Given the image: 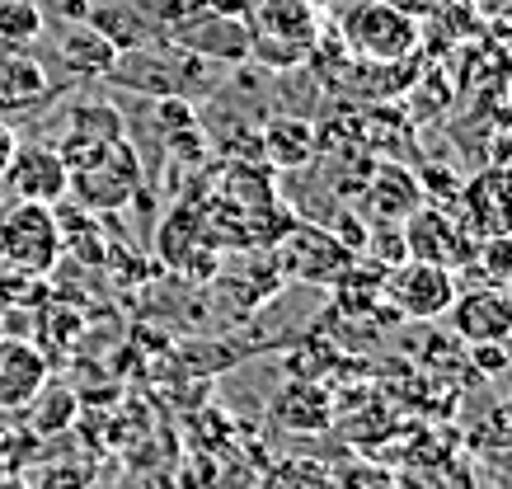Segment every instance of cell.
I'll return each instance as SVG.
<instances>
[{
	"mask_svg": "<svg viewBox=\"0 0 512 489\" xmlns=\"http://www.w3.org/2000/svg\"><path fill=\"white\" fill-rule=\"evenodd\" d=\"M66 170H71V189L66 193H76L80 207H90V212H118L141 189V156L127 137L80 151V156L66 160Z\"/></svg>",
	"mask_w": 512,
	"mask_h": 489,
	"instance_id": "obj_1",
	"label": "cell"
},
{
	"mask_svg": "<svg viewBox=\"0 0 512 489\" xmlns=\"http://www.w3.org/2000/svg\"><path fill=\"white\" fill-rule=\"evenodd\" d=\"M0 259L10 273L24 278H47L62 264V226H57V207L47 203H19L0 212Z\"/></svg>",
	"mask_w": 512,
	"mask_h": 489,
	"instance_id": "obj_2",
	"label": "cell"
},
{
	"mask_svg": "<svg viewBox=\"0 0 512 489\" xmlns=\"http://www.w3.org/2000/svg\"><path fill=\"white\" fill-rule=\"evenodd\" d=\"M348 48L367 62H404L419 48V24L390 0H367L348 15Z\"/></svg>",
	"mask_w": 512,
	"mask_h": 489,
	"instance_id": "obj_3",
	"label": "cell"
},
{
	"mask_svg": "<svg viewBox=\"0 0 512 489\" xmlns=\"http://www.w3.org/2000/svg\"><path fill=\"white\" fill-rule=\"evenodd\" d=\"M0 184L15 193L19 203L57 207L71 189V170H66L62 151L52 142H19L15 156H10V170L0 174Z\"/></svg>",
	"mask_w": 512,
	"mask_h": 489,
	"instance_id": "obj_4",
	"label": "cell"
},
{
	"mask_svg": "<svg viewBox=\"0 0 512 489\" xmlns=\"http://www.w3.org/2000/svg\"><path fill=\"white\" fill-rule=\"evenodd\" d=\"M390 301L400 306L404 316L419 320H437L451 311L456 301V278L442 264H428V259H409L390 273Z\"/></svg>",
	"mask_w": 512,
	"mask_h": 489,
	"instance_id": "obj_5",
	"label": "cell"
},
{
	"mask_svg": "<svg viewBox=\"0 0 512 489\" xmlns=\"http://www.w3.org/2000/svg\"><path fill=\"white\" fill-rule=\"evenodd\" d=\"M174 43L193 57H217V62H240L249 57V19L221 15V10H193L174 24Z\"/></svg>",
	"mask_w": 512,
	"mask_h": 489,
	"instance_id": "obj_6",
	"label": "cell"
},
{
	"mask_svg": "<svg viewBox=\"0 0 512 489\" xmlns=\"http://www.w3.org/2000/svg\"><path fill=\"white\" fill-rule=\"evenodd\" d=\"M47 391V358L29 339H0V410H29Z\"/></svg>",
	"mask_w": 512,
	"mask_h": 489,
	"instance_id": "obj_7",
	"label": "cell"
},
{
	"mask_svg": "<svg viewBox=\"0 0 512 489\" xmlns=\"http://www.w3.org/2000/svg\"><path fill=\"white\" fill-rule=\"evenodd\" d=\"M409 254L414 259H428V264H442V269H461L475 259V240L461 231V226H451L442 212H414L409 217Z\"/></svg>",
	"mask_w": 512,
	"mask_h": 489,
	"instance_id": "obj_8",
	"label": "cell"
},
{
	"mask_svg": "<svg viewBox=\"0 0 512 489\" xmlns=\"http://www.w3.org/2000/svg\"><path fill=\"white\" fill-rule=\"evenodd\" d=\"M47 99H52V76L43 71V62H33L29 52H5L0 57V118L10 123Z\"/></svg>",
	"mask_w": 512,
	"mask_h": 489,
	"instance_id": "obj_9",
	"label": "cell"
},
{
	"mask_svg": "<svg viewBox=\"0 0 512 489\" xmlns=\"http://www.w3.org/2000/svg\"><path fill=\"white\" fill-rule=\"evenodd\" d=\"M57 57H62V66L71 76H94V80H109V71L118 66V48L94 29L90 19L66 29V38L57 43Z\"/></svg>",
	"mask_w": 512,
	"mask_h": 489,
	"instance_id": "obj_10",
	"label": "cell"
},
{
	"mask_svg": "<svg viewBox=\"0 0 512 489\" xmlns=\"http://www.w3.org/2000/svg\"><path fill=\"white\" fill-rule=\"evenodd\" d=\"M451 311H456V330L466 334L470 344L512 334V297H503V292H470V297H456Z\"/></svg>",
	"mask_w": 512,
	"mask_h": 489,
	"instance_id": "obj_11",
	"label": "cell"
},
{
	"mask_svg": "<svg viewBox=\"0 0 512 489\" xmlns=\"http://www.w3.org/2000/svg\"><path fill=\"white\" fill-rule=\"evenodd\" d=\"M118 137H123V113L113 109V104H76L71 118H66V137L57 142V151H62V160H71L80 151L118 142Z\"/></svg>",
	"mask_w": 512,
	"mask_h": 489,
	"instance_id": "obj_12",
	"label": "cell"
},
{
	"mask_svg": "<svg viewBox=\"0 0 512 489\" xmlns=\"http://www.w3.org/2000/svg\"><path fill=\"white\" fill-rule=\"evenodd\" d=\"M264 146H268V160L282 165V170H296V165H306L315 156V132L306 118H268L264 127Z\"/></svg>",
	"mask_w": 512,
	"mask_h": 489,
	"instance_id": "obj_13",
	"label": "cell"
},
{
	"mask_svg": "<svg viewBox=\"0 0 512 489\" xmlns=\"http://www.w3.org/2000/svg\"><path fill=\"white\" fill-rule=\"evenodd\" d=\"M47 29V15L33 0H0V43L5 48H33Z\"/></svg>",
	"mask_w": 512,
	"mask_h": 489,
	"instance_id": "obj_14",
	"label": "cell"
},
{
	"mask_svg": "<svg viewBox=\"0 0 512 489\" xmlns=\"http://www.w3.org/2000/svg\"><path fill=\"white\" fill-rule=\"evenodd\" d=\"M475 259L484 264V273L494 278V283L512 287V231H503V236H494L489 245H475Z\"/></svg>",
	"mask_w": 512,
	"mask_h": 489,
	"instance_id": "obj_15",
	"label": "cell"
},
{
	"mask_svg": "<svg viewBox=\"0 0 512 489\" xmlns=\"http://www.w3.org/2000/svg\"><path fill=\"white\" fill-rule=\"evenodd\" d=\"M15 146H19V132L5 118H0V174L10 170V156H15Z\"/></svg>",
	"mask_w": 512,
	"mask_h": 489,
	"instance_id": "obj_16",
	"label": "cell"
}]
</instances>
